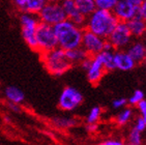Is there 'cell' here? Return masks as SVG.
Returning <instances> with one entry per match:
<instances>
[{"label":"cell","instance_id":"1","mask_svg":"<svg viewBox=\"0 0 146 145\" xmlns=\"http://www.w3.org/2000/svg\"><path fill=\"white\" fill-rule=\"evenodd\" d=\"M54 30H55L59 48L68 51L70 49L81 47L84 28L78 26L70 19L66 18L61 22L55 24Z\"/></svg>","mask_w":146,"mask_h":145},{"label":"cell","instance_id":"2","mask_svg":"<svg viewBox=\"0 0 146 145\" xmlns=\"http://www.w3.org/2000/svg\"><path fill=\"white\" fill-rule=\"evenodd\" d=\"M118 22L119 21L112 11L96 9L86 19L85 29L104 39H108Z\"/></svg>","mask_w":146,"mask_h":145},{"label":"cell","instance_id":"3","mask_svg":"<svg viewBox=\"0 0 146 145\" xmlns=\"http://www.w3.org/2000/svg\"><path fill=\"white\" fill-rule=\"evenodd\" d=\"M39 57L46 71L55 77L64 75L73 67L66 56L65 50L59 47L47 52H42Z\"/></svg>","mask_w":146,"mask_h":145},{"label":"cell","instance_id":"4","mask_svg":"<svg viewBox=\"0 0 146 145\" xmlns=\"http://www.w3.org/2000/svg\"><path fill=\"white\" fill-rule=\"evenodd\" d=\"M35 37H36L37 50L39 54L42 52L53 50L58 47V42L54 30V26L39 22L35 30Z\"/></svg>","mask_w":146,"mask_h":145},{"label":"cell","instance_id":"5","mask_svg":"<svg viewBox=\"0 0 146 145\" xmlns=\"http://www.w3.org/2000/svg\"><path fill=\"white\" fill-rule=\"evenodd\" d=\"M37 15H38L40 22L52 26L66 19V15H65V11L62 7L60 1H58V2H47Z\"/></svg>","mask_w":146,"mask_h":145},{"label":"cell","instance_id":"6","mask_svg":"<svg viewBox=\"0 0 146 145\" xmlns=\"http://www.w3.org/2000/svg\"><path fill=\"white\" fill-rule=\"evenodd\" d=\"M83 100H84L83 94L77 88L66 86L62 89L61 93L59 95L58 107L62 111H74L83 103Z\"/></svg>","mask_w":146,"mask_h":145},{"label":"cell","instance_id":"7","mask_svg":"<svg viewBox=\"0 0 146 145\" xmlns=\"http://www.w3.org/2000/svg\"><path fill=\"white\" fill-rule=\"evenodd\" d=\"M107 39L112 44L115 50H125L134 37L129 31L127 23L119 21Z\"/></svg>","mask_w":146,"mask_h":145},{"label":"cell","instance_id":"8","mask_svg":"<svg viewBox=\"0 0 146 145\" xmlns=\"http://www.w3.org/2000/svg\"><path fill=\"white\" fill-rule=\"evenodd\" d=\"M107 39H104L98 34L84 28V32L82 36L81 47L86 51L88 56H96L104 51V45Z\"/></svg>","mask_w":146,"mask_h":145},{"label":"cell","instance_id":"9","mask_svg":"<svg viewBox=\"0 0 146 145\" xmlns=\"http://www.w3.org/2000/svg\"><path fill=\"white\" fill-rule=\"evenodd\" d=\"M112 11L118 21L122 22H127L133 18H142L140 14V5H136L129 0H118Z\"/></svg>","mask_w":146,"mask_h":145},{"label":"cell","instance_id":"10","mask_svg":"<svg viewBox=\"0 0 146 145\" xmlns=\"http://www.w3.org/2000/svg\"><path fill=\"white\" fill-rule=\"evenodd\" d=\"M85 72H86L87 80L90 84L96 85L101 81L104 75L107 72V71L105 69L100 54L96 56H90V64Z\"/></svg>","mask_w":146,"mask_h":145},{"label":"cell","instance_id":"11","mask_svg":"<svg viewBox=\"0 0 146 145\" xmlns=\"http://www.w3.org/2000/svg\"><path fill=\"white\" fill-rule=\"evenodd\" d=\"M62 4V7L64 9L66 18L70 19V21H73L75 24L82 28H85V24H86V19L87 17H85L78 11L76 6V3L74 0H61L60 1Z\"/></svg>","mask_w":146,"mask_h":145},{"label":"cell","instance_id":"12","mask_svg":"<svg viewBox=\"0 0 146 145\" xmlns=\"http://www.w3.org/2000/svg\"><path fill=\"white\" fill-rule=\"evenodd\" d=\"M114 60H115L116 70L122 71V72H129L134 70L137 65L135 60L127 53V50H115Z\"/></svg>","mask_w":146,"mask_h":145},{"label":"cell","instance_id":"13","mask_svg":"<svg viewBox=\"0 0 146 145\" xmlns=\"http://www.w3.org/2000/svg\"><path fill=\"white\" fill-rule=\"evenodd\" d=\"M125 50L129 55L132 56V58L135 60L137 64L144 62L146 53V45L144 44L143 41H141L140 39H133Z\"/></svg>","mask_w":146,"mask_h":145},{"label":"cell","instance_id":"14","mask_svg":"<svg viewBox=\"0 0 146 145\" xmlns=\"http://www.w3.org/2000/svg\"><path fill=\"white\" fill-rule=\"evenodd\" d=\"M21 30H35L39 24L38 15L29 13V11H22L19 17Z\"/></svg>","mask_w":146,"mask_h":145},{"label":"cell","instance_id":"15","mask_svg":"<svg viewBox=\"0 0 146 145\" xmlns=\"http://www.w3.org/2000/svg\"><path fill=\"white\" fill-rule=\"evenodd\" d=\"M127 26L134 39H142L146 32V21L143 18H133L127 21Z\"/></svg>","mask_w":146,"mask_h":145},{"label":"cell","instance_id":"16","mask_svg":"<svg viewBox=\"0 0 146 145\" xmlns=\"http://www.w3.org/2000/svg\"><path fill=\"white\" fill-rule=\"evenodd\" d=\"M135 119V110L132 106H129L121 109V111L115 116V123L118 126H125L129 122Z\"/></svg>","mask_w":146,"mask_h":145},{"label":"cell","instance_id":"17","mask_svg":"<svg viewBox=\"0 0 146 145\" xmlns=\"http://www.w3.org/2000/svg\"><path fill=\"white\" fill-rule=\"evenodd\" d=\"M4 96L7 102L21 104L25 100V93L17 86H7L4 89Z\"/></svg>","mask_w":146,"mask_h":145},{"label":"cell","instance_id":"18","mask_svg":"<svg viewBox=\"0 0 146 145\" xmlns=\"http://www.w3.org/2000/svg\"><path fill=\"white\" fill-rule=\"evenodd\" d=\"M65 52H66L68 60L73 65L74 64H81V62L88 57V54L82 47L70 49V50L65 51Z\"/></svg>","mask_w":146,"mask_h":145},{"label":"cell","instance_id":"19","mask_svg":"<svg viewBox=\"0 0 146 145\" xmlns=\"http://www.w3.org/2000/svg\"><path fill=\"white\" fill-rule=\"evenodd\" d=\"M52 124L60 130H68L78 124V119L70 116H59L52 119Z\"/></svg>","mask_w":146,"mask_h":145},{"label":"cell","instance_id":"20","mask_svg":"<svg viewBox=\"0 0 146 145\" xmlns=\"http://www.w3.org/2000/svg\"><path fill=\"white\" fill-rule=\"evenodd\" d=\"M74 1L76 3L78 11L85 17H88L96 9V4L94 0H74Z\"/></svg>","mask_w":146,"mask_h":145},{"label":"cell","instance_id":"21","mask_svg":"<svg viewBox=\"0 0 146 145\" xmlns=\"http://www.w3.org/2000/svg\"><path fill=\"white\" fill-rule=\"evenodd\" d=\"M114 52L115 51H102L100 53L104 67L107 72H112L116 70L115 60H114Z\"/></svg>","mask_w":146,"mask_h":145},{"label":"cell","instance_id":"22","mask_svg":"<svg viewBox=\"0 0 146 145\" xmlns=\"http://www.w3.org/2000/svg\"><path fill=\"white\" fill-rule=\"evenodd\" d=\"M127 143L129 145H141L143 143V137L142 132L138 131L137 128L133 126L127 133Z\"/></svg>","mask_w":146,"mask_h":145},{"label":"cell","instance_id":"23","mask_svg":"<svg viewBox=\"0 0 146 145\" xmlns=\"http://www.w3.org/2000/svg\"><path fill=\"white\" fill-rule=\"evenodd\" d=\"M102 115H103V109L100 106H94L87 113L85 121L86 123H98L102 118Z\"/></svg>","mask_w":146,"mask_h":145},{"label":"cell","instance_id":"24","mask_svg":"<svg viewBox=\"0 0 146 145\" xmlns=\"http://www.w3.org/2000/svg\"><path fill=\"white\" fill-rule=\"evenodd\" d=\"M47 2H48L47 0H27L24 11L37 15L40 11V9L45 6V4Z\"/></svg>","mask_w":146,"mask_h":145},{"label":"cell","instance_id":"25","mask_svg":"<svg viewBox=\"0 0 146 145\" xmlns=\"http://www.w3.org/2000/svg\"><path fill=\"white\" fill-rule=\"evenodd\" d=\"M36 30V29H35ZM35 30H21L22 31L23 39L28 45V47L32 50H37L36 37H35Z\"/></svg>","mask_w":146,"mask_h":145},{"label":"cell","instance_id":"26","mask_svg":"<svg viewBox=\"0 0 146 145\" xmlns=\"http://www.w3.org/2000/svg\"><path fill=\"white\" fill-rule=\"evenodd\" d=\"M142 100H144V92L140 89H136L133 92V94L127 98V104L129 106L136 107Z\"/></svg>","mask_w":146,"mask_h":145},{"label":"cell","instance_id":"27","mask_svg":"<svg viewBox=\"0 0 146 145\" xmlns=\"http://www.w3.org/2000/svg\"><path fill=\"white\" fill-rule=\"evenodd\" d=\"M94 1L96 4V9L112 11L118 0H94Z\"/></svg>","mask_w":146,"mask_h":145},{"label":"cell","instance_id":"28","mask_svg":"<svg viewBox=\"0 0 146 145\" xmlns=\"http://www.w3.org/2000/svg\"><path fill=\"white\" fill-rule=\"evenodd\" d=\"M127 98H118L112 100V108L115 110H121L122 108L127 107Z\"/></svg>","mask_w":146,"mask_h":145},{"label":"cell","instance_id":"29","mask_svg":"<svg viewBox=\"0 0 146 145\" xmlns=\"http://www.w3.org/2000/svg\"><path fill=\"white\" fill-rule=\"evenodd\" d=\"M133 126H134L135 128H137L138 131H140L143 133V132L146 130L145 119H143L141 116H138V117H136V119H134V124H133Z\"/></svg>","mask_w":146,"mask_h":145},{"label":"cell","instance_id":"30","mask_svg":"<svg viewBox=\"0 0 146 145\" xmlns=\"http://www.w3.org/2000/svg\"><path fill=\"white\" fill-rule=\"evenodd\" d=\"M124 140L121 138H107L105 139L101 144L103 145H123Z\"/></svg>","mask_w":146,"mask_h":145},{"label":"cell","instance_id":"31","mask_svg":"<svg viewBox=\"0 0 146 145\" xmlns=\"http://www.w3.org/2000/svg\"><path fill=\"white\" fill-rule=\"evenodd\" d=\"M136 107H137V111H138V113H139V116H141V117L143 118V119H145V121H146V100L145 98L141 100Z\"/></svg>","mask_w":146,"mask_h":145},{"label":"cell","instance_id":"32","mask_svg":"<svg viewBox=\"0 0 146 145\" xmlns=\"http://www.w3.org/2000/svg\"><path fill=\"white\" fill-rule=\"evenodd\" d=\"M6 106H7V108H9L11 112H14V113H20V112H21V106H20V104L13 103V102H7Z\"/></svg>","mask_w":146,"mask_h":145},{"label":"cell","instance_id":"33","mask_svg":"<svg viewBox=\"0 0 146 145\" xmlns=\"http://www.w3.org/2000/svg\"><path fill=\"white\" fill-rule=\"evenodd\" d=\"M85 128H86L88 134H94L98 130V123H86Z\"/></svg>","mask_w":146,"mask_h":145},{"label":"cell","instance_id":"34","mask_svg":"<svg viewBox=\"0 0 146 145\" xmlns=\"http://www.w3.org/2000/svg\"><path fill=\"white\" fill-rule=\"evenodd\" d=\"M26 2H27V0H13L14 5L21 11H23L24 9H25Z\"/></svg>","mask_w":146,"mask_h":145},{"label":"cell","instance_id":"35","mask_svg":"<svg viewBox=\"0 0 146 145\" xmlns=\"http://www.w3.org/2000/svg\"><path fill=\"white\" fill-rule=\"evenodd\" d=\"M140 14L141 17L146 21V0H142L140 3Z\"/></svg>","mask_w":146,"mask_h":145},{"label":"cell","instance_id":"36","mask_svg":"<svg viewBox=\"0 0 146 145\" xmlns=\"http://www.w3.org/2000/svg\"><path fill=\"white\" fill-rule=\"evenodd\" d=\"M129 1L134 3V4H136V5H140V3L142 2V0H129Z\"/></svg>","mask_w":146,"mask_h":145},{"label":"cell","instance_id":"37","mask_svg":"<svg viewBox=\"0 0 146 145\" xmlns=\"http://www.w3.org/2000/svg\"><path fill=\"white\" fill-rule=\"evenodd\" d=\"M142 39H143V42H144V44L146 45V32H145V34H144L143 36H142Z\"/></svg>","mask_w":146,"mask_h":145},{"label":"cell","instance_id":"38","mask_svg":"<svg viewBox=\"0 0 146 145\" xmlns=\"http://www.w3.org/2000/svg\"><path fill=\"white\" fill-rule=\"evenodd\" d=\"M48 2H58V1H61V0H47Z\"/></svg>","mask_w":146,"mask_h":145},{"label":"cell","instance_id":"39","mask_svg":"<svg viewBox=\"0 0 146 145\" xmlns=\"http://www.w3.org/2000/svg\"><path fill=\"white\" fill-rule=\"evenodd\" d=\"M144 62H145V65H146V53H145V59H144Z\"/></svg>","mask_w":146,"mask_h":145}]
</instances>
